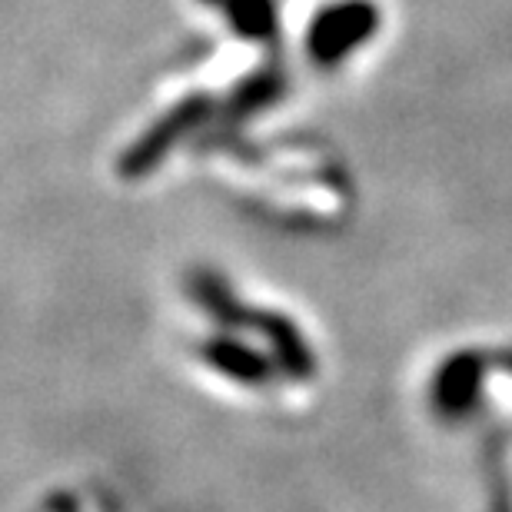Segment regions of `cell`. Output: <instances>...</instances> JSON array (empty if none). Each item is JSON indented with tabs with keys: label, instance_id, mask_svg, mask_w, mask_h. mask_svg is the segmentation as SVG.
I'll use <instances>...</instances> for the list:
<instances>
[{
	"label": "cell",
	"instance_id": "1",
	"mask_svg": "<svg viewBox=\"0 0 512 512\" xmlns=\"http://www.w3.org/2000/svg\"><path fill=\"white\" fill-rule=\"evenodd\" d=\"M177 343L203 383L247 403L293 406L323 373L320 350L293 313L240 290L213 266L183 276Z\"/></svg>",
	"mask_w": 512,
	"mask_h": 512
},
{
	"label": "cell",
	"instance_id": "2",
	"mask_svg": "<svg viewBox=\"0 0 512 512\" xmlns=\"http://www.w3.org/2000/svg\"><path fill=\"white\" fill-rule=\"evenodd\" d=\"M197 157L200 170L266 223L326 230L350 213L353 180L336 153L303 133L276 130L273 120L223 133Z\"/></svg>",
	"mask_w": 512,
	"mask_h": 512
},
{
	"label": "cell",
	"instance_id": "3",
	"mask_svg": "<svg viewBox=\"0 0 512 512\" xmlns=\"http://www.w3.org/2000/svg\"><path fill=\"white\" fill-rule=\"evenodd\" d=\"M386 37V0H293L286 57L296 74L340 84L380 54Z\"/></svg>",
	"mask_w": 512,
	"mask_h": 512
},
{
	"label": "cell",
	"instance_id": "4",
	"mask_svg": "<svg viewBox=\"0 0 512 512\" xmlns=\"http://www.w3.org/2000/svg\"><path fill=\"white\" fill-rule=\"evenodd\" d=\"M187 7L207 37H227L286 54L293 0H187Z\"/></svg>",
	"mask_w": 512,
	"mask_h": 512
}]
</instances>
